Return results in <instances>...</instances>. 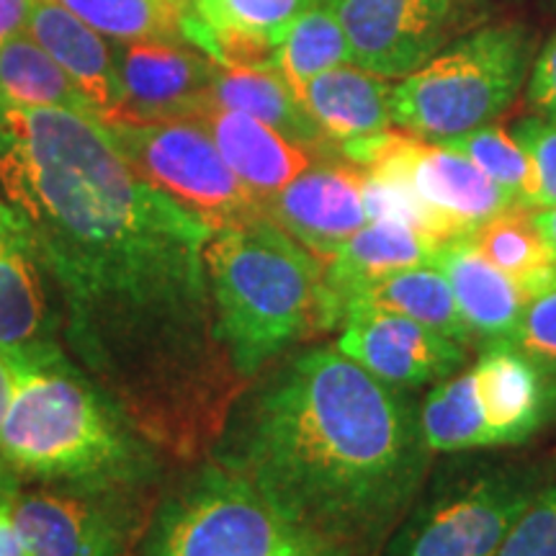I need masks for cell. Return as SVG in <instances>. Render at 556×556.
I'll return each mask as SVG.
<instances>
[{
  "label": "cell",
  "mask_w": 556,
  "mask_h": 556,
  "mask_svg": "<svg viewBox=\"0 0 556 556\" xmlns=\"http://www.w3.org/2000/svg\"><path fill=\"white\" fill-rule=\"evenodd\" d=\"M0 556H26L13 523L11 500H0Z\"/></svg>",
  "instance_id": "obj_35"
},
{
  "label": "cell",
  "mask_w": 556,
  "mask_h": 556,
  "mask_svg": "<svg viewBox=\"0 0 556 556\" xmlns=\"http://www.w3.org/2000/svg\"><path fill=\"white\" fill-rule=\"evenodd\" d=\"M129 165L217 232L263 217V204L197 119L103 124Z\"/></svg>",
  "instance_id": "obj_9"
},
{
  "label": "cell",
  "mask_w": 556,
  "mask_h": 556,
  "mask_svg": "<svg viewBox=\"0 0 556 556\" xmlns=\"http://www.w3.org/2000/svg\"><path fill=\"white\" fill-rule=\"evenodd\" d=\"M193 119L208 131L225 163L261 199V204L323 157L340 152V148H307L291 142L242 111L206 106Z\"/></svg>",
  "instance_id": "obj_17"
},
{
  "label": "cell",
  "mask_w": 556,
  "mask_h": 556,
  "mask_svg": "<svg viewBox=\"0 0 556 556\" xmlns=\"http://www.w3.org/2000/svg\"><path fill=\"white\" fill-rule=\"evenodd\" d=\"M471 245L528 296L556 287V255L533 222L531 208H510L467 235Z\"/></svg>",
  "instance_id": "obj_26"
},
{
  "label": "cell",
  "mask_w": 556,
  "mask_h": 556,
  "mask_svg": "<svg viewBox=\"0 0 556 556\" xmlns=\"http://www.w3.org/2000/svg\"><path fill=\"white\" fill-rule=\"evenodd\" d=\"M343 26L353 65L402 80L456 31L462 0H325Z\"/></svg>",
  "instance_id": "obj_12"
},
{
  "label": "cell",
  "mask_w": 556,
  "mask_h": 556,
  "mask_svg": "<svg viewBox=\"0 0 556 556\" xmlns=\"http://www.w3.org/2000/svg\"><path fill=\"white\" fill-rule=\"evenodd\" d=\"M510 131L536 170L539 208L556 206V119L531 114L513 124Z\"/></svg>",
  "instance_id": "obj_32"
},
{
  "label": "cell",
  "mask_w": 556,
  "mask_h": 556,
  "mask_svg": "<svg viewBox=\"0 0 556 556\" xmlns=\"http://www.w3.org/2000/svg\"><path fill=\"white\" fill-rule=\"evenodd\" d=\"M37 0H0V47L29 29V18Z\"/></svg>",
  "instance_id": "obj_34"
},
{
  "label": "cell",
  "mask_w": 556,
  "mask_h": 556,
  "mask_svg": "<svg viewBox=\"0 0 556 556\" xmlns=\"http://www.w3.org/2000/svg\"><path fill=\"white\" fill-rule=\"evenodd\" d=\"M137 556H353L278 513L232 471L204 456L165 484Z\"/></svg>",
  "instance_id": "obj_6"
},
{
  "label": "cell",
  "mask_w": 556,
  "mask_h": 556,
  "mask_svg": "<svg viewBox=\"0 0 556 556\" xmlns=\"http://www.w3.org/2000/svg\"><path fill=\"white\" fill-rule=\"evenodd\" d=\"M13 389H16V366L5 353H0V428H3L5 415H9Z\"/></svg>",
  "instance_id": "obj_36"
},
{
  "label": "cell",
  "mask_w": 556,
  "mask_h": 556,
  "mask_svg": "<svg viewBox=\"0 0 556 556\" xmlns=\"http://www.w3.org/2000/svg\"><path fill=\"white\" fill-rule=\"evenodd\" d=\"M356 307L394 312V315L415 319V323L426 325V328L441 332V336L456 340V343L467 345L469 351L477 348V340L471 336L469 325L464 323L462 309H458L446 276H443L433 263L384 276L381 281L358 291V294L348 302L345 312Z\"/></svg>",
  "instance_id": "obj_25"
},
{
  "label": "cell",
  "mask_w": 556,
  "mask_h": 556,
  "mask_svg": "<svg viewBox=\"0 0 556 556\" xmlns=\"http://www.w3.org/2000/svg\"><path fill=\"white\" fill-rule=\"evenodd\" d=\"M144 492L24 486L11 500L26 556H124L148 523Z\"/></svg>",
  "instance_id": "obj_11"
},
{
  "label": "cell",
  "mask_w": 556,
  "mask_h": 556,
  "mask_svg": "<svg viewBox=\"0 0 556 556\" xmlns=\"http://www.w3.org/2000/svg\"><path fill=\"white\" fill-rule=\"evenodd\" d=\"M340 152L364 170L400 178L428 208L441 240L462 238L497 214L518 208L467 155L405 129L351 139L340 144Z\"/></svg>",
  "instance_id": "obj_10"
},
{
  "label": "cell",
  "mask_w": 556,
  "mask_h": 556,
  "mask_svg": "<svg viewBox=\"0 0 556 556\" xmlns=\"http://www.w3.org/2000/svg\"><path fill=\"white\" fill-rule=\"evenodd\" d=\"M204 261L214 328L242 384L309 338L336 330L328 263L266 214L212 232Z\"/></svg>",
  "instance_id": "obj_4"
},
{
  "label": "cell",
  "mask_w": 556,
  "mask_h": 556,
  "mask_svg": "<svg viewBox=\"0 0 556 556\" xmlns=\"http://www.w3.org/2000/svg\"><path fill=\"white\" fill-rule=\"evenodd\" d=\"M446 148L467 155L484 176H490L518 208H539V184L531 157L510 129L486 124L464 135L438 139Z\"/></svg>",
  "instance_id": "obj_29"
},
{
  "label": "cell",
  "mask_w": 556,
  "mask_h": 556,
  "mask_svg": "<svg viewBox=\"0 0 556 556\" xmlns=\"http://www.w3.org/2000/svg\"><path fill=\"white\" fill-rule=\"evenodd\" d=\"M16 389L0 428V497L24 486L152 495L165 451L67 356L60 343L11 358Z\"/></svg>",
  "instance_id": "obj_3"
},
{
  "label": "cell",
  "mask_w": 556,
  "mask_h": 556,
  "mask_svg": "<svg viewBox=\"0 0 556 556\" xmlns=\"http://www.w3.org/2000/svg\"><path fill=\"white\" fill-rule=\"evenodd\" d=\"M274 65L294 88V93L325 70L353 65L351 41H348L343 26L325 0H315L291 21L276 50Z\"/></svg>",
  "instance_id": "obj_28"
},
{
  "label": "cell",
  "mask_w": 556,
  "mask_h": 556,
  "mask_svg": "<svg viewBox=\"0 0 556 556\" xmlns=\"http://www.w3.org/2000/svg\"><path fill=\"white\" fill-rule=\"evenodd\" d=\"M60 3L111 41H186L212 58V37L199 11L184 9L176 0H60Z\"/></svg>",
  "instance_id": "obj_24"
},
{
  "label": "cell",
  "mask_w": 556,
  "mask_h": 556,
  "mask_svg": "<svg viewBox=\"0 0 556 556\" xmlns=\"http://www.w3.org/2000/svg\"><path fill=\"white\" fill-rule=\"evenodd\" d=\"M0 106L73 109L90 114L65 70L26 31L0 47Z\"/></svg>",
  "instance_id": "obj_27"
},
{
  "label": "cell",
  "mask_w": 556,
  "mask_h": 556,
  "mask_svg": "<svg viewBox=\"0 0 556 556\" xmlns=\"http://www.w3.org/2000/svg\"><path fill=\"white\" fill-rule=\"evenodd\" d=\"M556 420V379L507 340L477 348L475 364L430 387L420 426L435 456L523 446Z\"/></svg>",
  "instance_id": "obj_8"
},
{
  "label": "cell",
  "mask_w": 556,
  "mask_h": 556,
  "mask_svg": "<svg viewBox=\"0 0 556 556\" xmlns=\"http://www.w3.org/2000/svg\"><path fill=\"white\" fill-rule=\"evenodd\" d=\"M536 60V34L492 24L464 34L392 88V122L422 139L495 124L516 103Z\"/></svg>",
  "instance_id": "obj_7"
},
{
  "label": "cell",
  "mask_w": 556,
  "mask_h": 556,
  "mask_svg": "<svg viewBox=\"0 0 556 556\" xmlns=\"http://www.w3.org/2000/svg\"><path fill=\"white\" fill-rule=\"evenodd\" d=\"M441 240L400 222H366L351 235L325 268V289L336 330L343 323L345 307L358 291L397 270L428 266L435 258Z\"/></svg>",
  "instance_id": "obj_19"
},
{
  "label": "cell",
  "mask_w": 556,
  "mask_h": 556,
  "mask_svg": "<svg viewBox=\"0 0 556 556\" xmlns=\"http://www.w3.org/2000/svg\"><path fill=\"white\" fill-rule=\"evenodd\" d=\"M263 214L328 263L366 225L364 168L343 152L323 157L263 201Z\"/></svg>",
  "instance_id": "obj_15"
},
{
  "label": "cell",
  "mask_w": 556,
  "mask_h": 556,
  "mask_svg": "<svg viewBox=\"0 0 556 556\" xmlns=\"http://www.w3.org/2000/svg\"><path fill=\"white\" fill-rule=\"evenodd\" d=\"M433 266L446 276L454 299L469 325L477 348L495 340H510L528 304V296L513 278L497 270L467 235L441 240Z\"/></svg>",
  "instance_id": "obj_20"
},
{
  "label": "cell",
  "mask_w": 556,
  "mask_h": 556,
  "mask_svg": "<svg viewBox=\"0 0 556 556\" xmlns=\"http://www.w3.org/2000/svg\"><path fill=\"white\" fill-rule=\"evenodd\" d=\"M178 5H184V9H197V3L193 0H176Z\"/></svg>",
  "instance_id": "obj_38"
},
{
  "label": "cell",
  "mask_w": 556,
  "mask_h": 556,
  "mask_svg": "<svg viewBox=\"0 0 556 556\" xmlns=\"http://www.w3.org/2000/svg\"><path fill=\"white\" fill-rule=\"evenodd\" d=\"M556 475V456L448 454L377 556H495L513 523Z\"/></svg>",
  "instance_id": "obj_5"
},
{
  "label": "cell",
  "mask_w": 556,
  "mask_h": 556,
  "mask_svg": "<svg viewBox=\"0 0 556 556\" xmlns=\"http://www.w3.org/2000/svg\"><path fill=\"white\" fill-rule=\"evenodd\" d=\"M533 222H536L541 235H544L548 248H552L554 255H556V206L533 208Z\"/></svg>",
  "instance_id": "obj_37"
},
{
  "label": "cell",
  "mask_w": 556,
  "mask_h": 556,
  "mask_svg": "<svg viewBox=\"0 0 556 556\" xmlns=\"http://www.w3.org/2000/svg\"><path fill=\"white\" fill-rule=\"evenodd\" d=\"M507 343L556 379V287L528 299L523 317Z\"/></svg>",
  "instance_id": "obj_31"
},
{
  "label": "cell",
  "mask_w": 556,
  "mask_h": 556,
  "mask_svg": "<svg viewBox=\"0 0 556 556\" xmlns=\"http://www.w3.org/2000/svg\"><path fill=\"white\" fill-rule=\"evenodd\" d=\"M0 201L45 268L67 356L165 454L204 458L242 387L214 328L212 229L73 109L0 106Z\"/></svg>",
  "instance_id": "obj_1"
},
{
  "label": "cell",
  "mask_w": 556,
  "mask_h": 556,
  "mask_svg": "<svg viewBox=\"0 0 556 556\" xmlns=\"http://www.w3.org/2000/svg\"><path fill=\"white\" fill-rule=\"evenodd\" d=\"M26 34L65 70L96 119L106 124L119 116L122 83L111 45L99 31L90 29L60 0H37Z\"/></svg>",
  "instance_id": "obj_18"
},
{
  "label": "cell",
  "mask_w": 556,
  "mask_h": 556,
  "mask_svg": "<svg viewBox=\"0 0 556 556\" xmlns=\"http://www.w3.org/2000/svg\"><path fill=\"white\" fill-rule=\"evenodd\" d=\"M495 556H556V475L513 523Z\"/></svg>",
  "instance_id": "obj_30"
},
{
  "label": "cell",
  "mask_w": 556,
  "mask_h": 556,
  "mask_svg": "<svg viewBox=\"0 0 556 556\" xmlns=\"http://www.w3.org/2000/svg\"><path fill=\"white\" fill-rule=\"evenodd\" d=\"M336 345L389 387H435L469 364L471 351L441 332L394 312L348 309Z\"/></svg>",
  "instance_id": "obj_13"
},
{
  "label": "cell",
  "mask_w": 556,
  "mask_h": 556,
  "mask_svg": "<svg viewBox=\"0 0 556 556\" xmlns=\"http://www.w3.org/2000/svg\"><path fill=\"white\" fill-rule=\"evenodd\" d=\"M392 83L358 65H340L304 83L299 101L332 144L394 127Z\"/></svg>",
  "instance_id": "obj_21"
},
{
  "label": "cell",
  "mask_w": 556,
  "mask_h": 556,
  "mask_svg": "<svg viewBox=\"0 0 556 556\" xmlns=\"http://www.w3.org/2000/svg\"><path fill=\"white\" fill-rule=\"evenodd\" d=\"M111 52L122 83V111L114 122L193 119L208 106L219 62L193 45L111 41Z\"/></svg>",
  "instance_id": "obj_14"
},
{
  "label": "cell",
  "mask_w": 556,
  "mask_h": 556,
  "mask_svg": "<svg viewBox=\"0 0 556 556\" xmlns=\"http://www.w3.org/2000/svg\"><path fill=\"white\" fill-rule=\"evenodd\" d=\"M526 103L533 114L556 119V34L541 47L526 83Z\"/></svg>",
  "instance_id": "obj_33"
},
{
  "label": "cell",
  "mask_w": 556,
  "mask_h": 556,
  "mask_svg": "<svg viewBox=\"0 0 556 556\" xmlns=\"http://www.w3.org/2000/svg\"><path fill=\"white\" fill-rule=\"evenodd\" d=\"M208 106L242 111L253 116L291 142L307 148H338L317 127L309 111L299 101L294 88L278 73L276 65L261 67H225L214 75Z\"/></svg>",
  "instance_id": "obj_23"
},
{
  "label": "cell",
  "mask_w": 556,
  "mask_h": 556,
  "mask_svg": "<svg viewBox=\"0 0 556 556\" xmlns=\"http://www.w3.org/2000/svg\"><path fill=\"white\" fill-rule=\"evenodd\" d=\"M225 67L274 65L283 34L315 0H193Z\"/></svg>",
  "instance_id": "obj_22"
},
{
  "label": "cell",
  "mask_w": 556,
  "mask_h": 556,
  "mask_svg": "<svg viewBox=\"0 0 556 556\" xmlns=\"http://www.w3.org/2000/svg\"><path fill=\"white\" fill-rule=\"evenodd\" d=\"M54 343L60 317L50 281L24 225L0 201V353L16 358Z\"/></svg>",
  "instance_id": "obj_16"
},
{
  "label": "cell",
  "mask_w": 556,
  "mask_h": 556,
  "mask_svg": "<svg viewBox=\"0 0 556 556\" xmlns=\"http://www.w3.org/2000/svg\"><path fill=\"white\" fill-rule=\"evenodd\" d=\"M206 456L294 523L377 556L435 454L407 389L371 377L336 343H304L238 389Z\"/></svg>",
  "instance_id": "obj_2"
}]
</instances>
